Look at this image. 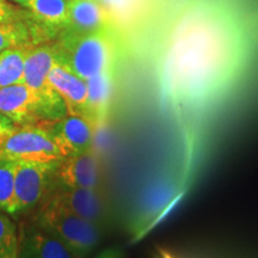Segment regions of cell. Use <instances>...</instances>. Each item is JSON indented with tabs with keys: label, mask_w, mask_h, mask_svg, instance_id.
Segmentation results:
<instances>
[{
	"label": "cell",
	"mask_w": 258,
	"mask_h": 258,
	"mask_svg": "<svg viewBox=\"0 0 258 258\" xmlns=\"http://www.w3.org/2000/svg\"><path fill=\"white\" fill-rule=\"evenodd\" d=\"M179 19L154 56L158 96L172 112L202 111L221 101L243 69V32L214 4L191 8Z\"/></svg>",
	"instance_id": "cell-1"
},
{
	"label": "cell",
	"mask_w": 258,
	"mask_h": 258,
	"mask_svg": "<svg viewBox=\"0 0 258 258\" xmlns=\"http://www.w3.org/2000/svg\"><path fill=\"white\" fill-rule=\"evenodd\" d=\"M55 42L59 63L84 80L117 64V43L110 27L90 34L61 32Z\"/></svg>",
	"instance_id": "cell-2"
},
{
	"label": "cell",
	"mask_w": 258,
	"mask_h": 258,
	"mask_svg": "<svg viewBox=\"0 0 258 258\" xmlns=\"http://www.w3.org/2000/svg\"><path fill=\"white\" fill-rule=\"evenodd\" d=\"M32 221L60 240L76 258H86L101 243V226L77 217L49 201L37 209Z\"/></svg>",
	"instance_id": "cell-3"
},
{
	"label": "cell",
	"mask_w": 258,
	"mask_h": 258,
	"mask_svg": "<svg viewBox=\"0 0 258 258\" xmlns=\"http://www.w3.org/2000/svg\"><path fill=\"white\" fill-rule=\"evenodd\" d=\"M60 160H18L15 179V196L10 215L18 217L37 211L57 188L56 170Z\"/></svg>",
	"instance_id": "cell-4"
},
{
	"label": "cell",
	"mask_w": 258,
	"mask_h": 258,
	"mask_svg": "<svg viewBox=\"0 0 258 258\" xmlns=\"http://www.w3.org/2000/svg\"><path fill=\"white\" fill-rule=\"evenodd\" d=\"M59 63V54L55 41H47L34 44L25 59L23 84L29 86L38 97L48 122L59 120L67 115L66 105L53 86L50 85V70Z\"/></svg>",
	"instance_id": "cell-5"
},
{
	"label": "cell",
	"mask_w": 258,
	"mask_h": 258,
	"mask_svg": "<svg viewBox=\"0 0 258 258\" xmlns=\"http://www.w3.org/2000/svg\"><path fill=\"white\" fill-rule=\"evenodd\" d=\"M0 158L27 161H56L64 156L44 122L17 127L0 152Z\"/></svg>",
	"instance_id": "cell-6"
},
{
	"label": "cell",
	"mask_w": 258,
	"mask_h": 258,
	"mask_svg": "<svg viewBox=\"0 0 258 258\" xmlns=\"http://www.w3.org/2000/svg\"><path fill=\"white\" fill-rule=\"evenodd\" d=\"M182 180L172 175L157 180L156 184L145 190L131 225L134 239L146 234L165 217V213L176 202L177 196L182 194Z\"/></svg>",
	"instance_id": "cell-7"
},
{
	"label": "cell",
	"mask_w": 258,
	"mask_h": 258,
	"mask_svg": "<svg viewBox=\"0 0 258 258\" xmlns=\"http://www.w3.org/2000/svg\"><path fill=\"white\" fill-rule=\"evenodd\" d=\"M0 114L17 127L48 122L38 97L23 83L0 88Z\"/></svg>",
	"instance_id": "cell-8"
},
{
	"label": "cell",
	"mask_w": 258,
	"mask_h": 258,
	"mask_svg": "<svg viewBox=\"0 0 258 258\" xmlns=\"http://www.w3.org/2000/svg\"><path fill=\"white\" fill-rule=\"evenodd\" d=\"M77 217L102 226L106 220V206L99 189L57 186L47 200Z\"/></svg>",
	"instance_id": "cell-9"
},
{
	"label": "cell",
	"mask_w": 258,
	"mask_h": 258,
	"mask_svg": "<svg viewBox=\"0 0 258 258\" xmlns=\"http://www.w3.org/2000/svg\"><path fill=\"white\" fill-rule=\"evenodd\" d=\"M55 139L64 158L78 156L93 147L96 128L85 117L66 115L59 120L44 122Z\"/></svg>",
	"instance_id": "cell-10"
},
{
	"label": "cell",
	"mask_w": 258,
	"mask_h": 258,
	"mask_svg": "<svg viewBox=\"0 0 258 258\" xmlns=\"http://www.w3.org/2000/svg\"><path fill=\"white\" fill-rule=\"evenodd\" d=\"M57 186L99 189L102 180L101 161L93 150L60 160L56 170Z\"/></svg>",
	"instance_id": "cell-11"
},
{
	"label": "cell",
	"mask_w": 258,
	"mask_h": 258,
	"mask_svg": "<svg viewBox=\"0 0 258 258\" xmlns=\"http://www.w3.org/2000/svg\"><path fill=\"white\" fill-rule=\"evenodd\" d=\"M18 239V258H76L60 240L34 221L22 222Z\"/></svg>",
	"instance_id": "cell-12"
},
{
	"label": "cell",
	"mask_w": 258,
	"mask_h": 258,
	"mask_svg": "<svg viewBox=\"0 0 258 258\" xmlns=\"http://www.w3.org/2000/svg\"><path fill=\"white\" fill-rule=\"evenodd\" d=\"M42 42L57 37L67 27L69 0H28L25 8Z\"/></svg>",
	"instance_id": "cell-13"
},
{
	"label": "cell",
	"mask_w": 258,
	"mask_h": 258,
	"mask_svg": "<svg viewBox=\"0 0 258 258\" xmlns=\"http://www.w3.org/2000/svg\"><path fill=\"white\" fill-rule=\"evenodd\" d=\"M48 79L53 89L62 98L66 105L67 115H77L86 118V104H88L86 80L77 77L60 63L54 64Z\"/></svg>",
	"instance_id": "cell-14"
},
{
	"label": "cell",
	"mask_w": 258,
	"mask_h": 258,
	"mask_svg": "<svg viewBox=\"0 0 258 258\" xmlns=\"http://www.w3.org/2000/svg\"><path fill=\"white\" fill-rule=\"evenodd\" d=\"M115 80L116 67L86 80V86H88L86 118L96 129L101 128L108 120L112 96H114Z\"/></svg>",
	"instance_id": "cell-15"
},
{
	"label": "cell",
	"mask_w": 258,
	"mask_h": 258,
	"mask_svg": "<svg viewBox=\"0 0 258 258\" xmlns=\"http://www.w3.org/2000/svg\"><path fill=\"white\" fill-rule=\"evenodd\" d=\"M111 19L108 10L97 0H69V21L62 32L90 34L110 27Z\"/></svg>",
	"instance_id": "cell-16"
},
{
	"label": "cell",
	"mask_w": 258,
	"mask_h": 258,
	"mask_svg": "<svg viewBox=\"0 0 258 258\" xmlns=\"http://www.w3.org/2000/svg\"><path fill=\"white\" fill-rule=\"evenodd\" d=\"M30 48L19 46L0 53V88L23 83L25 59Z\"/></svg>",
	"instance_id": "cell-17"
},
{
	"label": "cell",
	"mask_w": 258,
	"mask_h": 258,
	"mask_svg": "<svg viewBox=\"0 0 258 258\" xmlns=\"http://www.w3.org/2000/svg\"><path fill=\"white\" fill-rule=\"evenodd\" d=\"M32 44H38V37L30 17L25 21L0 24V53L10 48Z\"/></svg>",
	"instance_id": "cell-18"
},
{
	"label": "cell",
	"mask_w": 258,
	"mask_h": 258,
	"mask_svg": "<svg viewBox=\"0 0 258 258\" xmlns=\"http://www.w3.org/2000/svg\"><path fill=\"white\" fill-rule=\"evenodd\" d=\"M18 160L0 158V212L10 214L14 203Z\"/></svg>",
	"instance_id": "cell-19"
},
{
	"label": "cell",
	"mask_w": 258,
	"mask_h": 258,
	"mask_svg": "<svg viewBox=\"0 0 258 258\" xmlns=\"http://www.w3.org/2000/svg\"><path fill=\"white\" fill-rule=\"evenodd\" d=\"M18 230L8 213L0 212V258H18Z\"/></svg>",
	"instance_id": "cell-20"
},
{
	"label": "cell",
	"mask_w": 258,
	"mask_h": 258,
	"mask_svg": "<svg viewBox=\"0 0 258 258\" xmlns=\"http://www.w3.org/2000/svg\"><path fill=\"white\" fill-rule=\"evenodd\" d=\"M29 17L28 10H21L9 0H0V24L25 21Z\"/></svg>",
	"instance_id": "cell-21"
},
{
	"label": "cell",
	"mask_w": 258,
	"mask_h": 258,
	"mask_svg": "<svg viewBox=\"0 0 258 258\" xmlns=\"http://www.w3.org/2000/svg\"><path fill=\"white\" fill-rule=\"evenodd\" d=\"M98 3L104 6L108 10L111 17L117 15H124L127 12V9L132 5L133 0H97Z\"/></svg>",
	"instance_id": "cell-22"
},
{
	"label": "cell",
	"mask_w": 258,
	"mask_h": 258,
	"mask_svg": "<svg viewBox=\"0 0 258 258\" xmlns=\"http://www.w3.org/2000/svg\"><path fill=\"white\" fill-rule=\"evenodd\" d=\"M16 129H17V125L14 122L10 120L9 117H6L5 115L0 114V152L4 147L6 140L11 137Z\"/></svg>",
	"instance_id": "cell-23"
},
{
	"label": "cell",
	"mask_w": 258,
	"mask_h": 258,
	"mask_svg": "<svg viewBox=\"0 0 258 258\" xmlns=\"http://www.w3.org/2000/svg\"><path fill=\"white\" fill-rule=\"evenodd\" d=\"M95 258H121V253L117 249H105Z\"/></svg>",
	"instance_id": "cell-24"
},
{
	"label": "cell",
	"mask_w": 258,
	"mask_h": 258,
	"mask_svg": "<svg viewBox=\"0 0 258 258\" xmlns=\"http://www.w3.org/2000/svg\"><path fill=\"white\" fill-rule=\"evenodd\" d=\"M10 2H11V3H16V4L22 5V6H23V8H25V5H27L28 0H10Z\"/></svg>",
	"instance_id": "cell-25"
}]
</instances>
